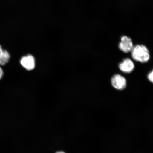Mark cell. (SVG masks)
Listing matches in <instances>:
<instances>
[{
  "label": "cell",
  "instance_id": "obj_7",
  "mask_svg": "<svg viewBox=\"0 0 153 153\" xmlns=\"http://www.w3.org/2000/svg\"><path fill=\"white\" fill-rule=\"evenodd\" d=\"M148 78L149 81L153 83V70L149 73L148 74Z\"/></svg>",
  "mask_w": 153,
  "mask_h": 153
},
{
  "label": "cell",
  "instance_id": "obj_6",
  "mask_svg": "<svg viewBox=\"0 0 153 153\" xmlns=\"http://www.w3.org/2000/svg\"><path fill=\"white\" fill-rule=\"evenodd\" d=\"M10 55L8 51L4 50L0 45V65H4L9 62Z\"/></svg>",
  "mask_w": 153,
  "mask_h": 153
},
{
  "label": "cell",
  "instance_id": "obj_4",
  "mask_svg": "<svg viewBox=\"0 0 153 153\" xmlns=\"http://www.w3.org/2000/svg\"><path fill=\"white\" fill-rule=\"evenodd\" d=\"M20 63L27 70H32L35 68V59L30 55L22 57L21 59Z\"/></svg>",
  "mask_w": 153,
  "mask_h": 153
},
{
  "label": "cell",
  "instance_id": "obj_5",
  "mask_svg": "<svg viewBox=\"0 0 153 153\" xmlns=\"http://www.w3.org/2000/svg\"><path fill=\"white\" fill-rule=\"evenodd\" d=\"M120 70L125 73H130L134 68V65L131 59L126 58L119 64Z\"/></svg>",
  "mask_w": 153,
  "mask_h": 153
},
{
  "label": "cell",
  "instance_id": "obj_9",
  "mask_svg": "<svg viewBox=\"0 0 153 153\" xmlns=\"http://www.w3.org/2000/svg\"><path fill=\"white\" fill-rule=\"evenodd\" d=\"M56 153H65L62 151H60V152H57Z\"/></svg>",
  "mask_w": 153,
  "mask_h": 153
},
{
  "label": "cell",
  "instance_id": "obj_3",
  "mask_svg": "<svg viewBox=\"0 0 153 153\" xmlns=\"http://www.w3.org/2000/svg\"><path fill=\"white\" fill-rule=\"evenodd\" d=\"M111 82L113 87L119 90L125 88L127 85L125 78L119 74H116L113 76Z\"/></svg>",
  "mask_w": 153,
  "mask_h": 153
},
{
  "label": "cell",
  "instance_id": "obj_8",
  "mask_svg": "<svg viewBox=\"0 0 153 153\" xmlns=\"http://www.w3.org/2000/svg\"><path fill=\"white\" fill-rule=\"evenodd\" d=\"M3 75V71L2 69V68H1V67H0V79H1V78H2Z\"/></svg>",
  "mask_w": 153,
  "mask_h": 153
},
{
  "label": "cell",
  "instance_id": "obj_2",
  "mask_svg": "<svg viewBox=\"0 0 153 153\" xmlns=\"http://www.w3.org/2000/svg\"><path fill=\"white\" fill-rule=\"evenodd\" d=\"M118 47L120 50L124 53H128L131 51L133 48L132 41L131 38L127 36H122Z\"/></svg>",
  "mask_w": 153,
  "mask_h": 153
},
{
  "label": "cell",
  "instance_id": "obj_1",
  "mask_svg": "<svg viewBox=\"0 0 153 153\" xmlns=\"http://www.w3.org/2000/svg\"><path fill=\"white\" fill-rule=\"evenodd\" d=\"M131 56L134 60L141 63L148 62L150 55L148 48L143 45H137L131 51Z\"/></svg>",
  "mask_w": 153,
  "mask_h": 153
}]
</instances>
